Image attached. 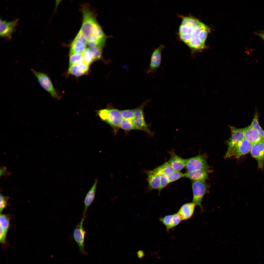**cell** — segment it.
<instances>
[{
	"mask_svg": "<svg viewBox=\"0 0 264 264\" xmlns=\"http://www.w3.org/2000/svg\"><path fill=\"white\" fill-rule=\"evenodd\" d=\"M101 119L109 124L116 134L123 119L121 110L113 108H107L96 110Z\"/></svg>",
	"mask_w": 264,
	"mask_h": 264,
	"instance_id": "obj_1",
	"label": "cell"
},
{
	"mask_svg": "<svg viewBox=\"0 0 264 264\" xmlns=\"http://www.w3.org/2000/svg\"><path fill=\"white\" fill-rule=\"evenodd\" d=\"M81 10L83 20L79 31L87 40L99 25L93 12L88 6H83Z\"/></svg>",
	"mask_w": 264,
	"mask_h": 264,
	"instance_id": "obj_2",
	"label": "cell"
},
{
	"mask_svg": "<svg viewBox=\"0 0 264 264\" xmlns=\"http://www.w3.org/2000/svg\"><path fill=\"white\" fill-rule=\"evenodd\" d=\"M31 70L41 87L54 99L59 100L61 97L55 89L49 77L46 73L31 68Z\"/></svg>",
	"mask_w": 264,
	"mask_h": 264,
	"instance_id": "obj_3",
	"label": "cell"
},
{
	"mask_svg": "<svg viewBox=\"0 0 264 264\" xmlns=\"http://www.w3.org/2000/svg\"><path fill=\"white\" fill-rule=\"evenodd\" d=\"M148 99L143 102L141 105L134 109V114L132 122L137 130L143 131L151 136L154 132L150 131L145 120L143 109L144 107L150 101Z\"/></svg>",
	"mask_w": 264,
	"mask_h": 264,
	"instance_id": "obj_4",
	"label": "cell"
},
{
	"mask_svg": "<svg viewBox=\"0 0 264 264\" xmlns=\"http://www.w3.org/2000/svg\"><path fill=\"white\" fill-rule=\"evenodd\" d=\"M192 187L193 194L192 202L196 205L199 206L201 211H203L202 201L207 192L208 186L205 181L193 180Z\"/></svg>",
	"mask_w": 264,
	"mask_h": 264,
	"instance_id": "obj_5",
	"label": "cell"
},
{
	"mask_svg": "<svg viewBox=\"0 0 264 264\" xmlns=\"http://www.w3.org/2000/svg\"><path fill=\"white\" fill-rule=\"evenodd\" d=\"M251 146V144L244 139L235 144L230 151L227 152L225 158L234 156L239 158L250 152Z\"/></svg>",
	"mask_w": 264,
	"mask_h": 264,
	"instance_id": "obj_6",
	"label": "cell"
},
{
	"mask_svg": "<svg viewBox=\"0 0 264 264\" xmlns=\"http://www.w3.org/2000/svg\"><path fill=\"white\" fill-rule=\"evenodd\" d=\"M185 167L187 171L199 170H207L209 168L206 158L200 155L186 159Z\"/></svg>",
	"mask_w": 264,
	"mask_h": 264,
	"instance_id": "obj_7",
	"label": "cell"
},
{
	"mask_svg": "<svg viewBox=\"0 0 264 264\" xmlns=\"http://www.w3.org/2000/svg\"><path fill=\"white\" fill-rule=\"evenodd\" d=\"M16 19L11 21L3 20L0 18V37L8 40L12 38V35L15 31L19 21Z\"/></svg>",
	"mask_w": 264,
	"mask_h": 264,
	"instance_id": "obj_8",
	"label": "cell"
},
{
	"mask_svg": "<svg viewBox=\"0 0 264 264\" xmlns=\"http://www.w3.org/2000/svg\"><path fill=\"white\" fill-rule=\"evenodd\" d=\"M85 218L83 217L81 221L77 225L73 233V237L79 248L80 252L84 254H87V253L85 250L84 240L86 233L84 229L83 224Z\"/></svg>",
	"mask_w": 264,
	"mask_h": 264,
	"instance_id": "obj_9",
	"label": "cell"
},
{
	"mask_svg": "<svg viewBox=\"0 0 264 264\" xmlns=\"http://www.w3.org/2000/svg\"><path fill=\"white\" fill-rule=\"evenodd\" d=\"M250 152L257 161L258 167L263 170L264 164V142L259 141L252 144Z\"/></svg>",
	"mask_w": 264,
	"mask_h": 264,
	"instance_id": "obj_10",
	"label": "cell"
},
{
	"mask_svg": "<svg viewBox=\"0 0 264 264\" xmlns=\"http://www.w3.org/2000/svg\"><path fill=\"white\" fill-rule=\"evenodd\" d=\"M164 47L163 45H161L153 51L151 57L149 67L146 71L147 74L154 73L160 68L162 51Z\"/></svg>",
	"mask_w": 264,
	"mask_h": 264,
	"instance_id": "obj_11",
	"label": "cell"
},
{
	"mask_svg": "<svg viewBox=\"0 0 264 264\" xmlns=\"http://www.w3.org/2000/svg\"><path fill=\"white\" fill-rule=\"evenodd\" d=\"M230 127L231 135L227 142V152L230 151L235 144L245 139L243 128H238L232 126Z\"/></svg>",
	"mask_w": 264,
	"mask_h": 264,
	"instance_id": "obj_12",
	"label": "cell"
},
{
	"mask_svg": "<svg viewBox=\"0 0 264 264\" xmlns=\"http://www.w3.org/2000/svg\"><path fill=\"white\" fill-rule=\"evenodd\" d=\"M243 129L245 139L251 144L263 141L257 130L250 125Z\"/></svg>",
	"mask_w": 264,
	"mask_h": 264,
	"instance_id": "obj_13",
	"label": "cell"
},
{
	"mask_svg": "<svg viewBox=\"0 0 264 264\" xmlns=\"http://www.w3.org/2000/svg\"><path fill=\"white\" fill-rule=\"evenodd\" d=\"M196 205L192 202L183 205L177 213L182 220H187L192 216Z\"/></svg>",
	"mask_w": 264,
	"mask_h": 264,
	"instance_id": "obj_14",
	"label": "cell"
},
{
	"mask_svg": "<svg viewBox=\"0 0 264 264\" xmlns=\"http://www.w3.org/2000/svg\"><path fill=\"white\" fill-rule=\"evenodd\" d=\"M89 65L84 62L70 66L68 73L76 77L82 76L88 72Z\"/></svg>",
	"mask_w": 264,
	"mask_h": 264,
	"instance_id": "obj_15",
	"label": "cell"
},
{
	"mask_svg": "<svg viewBox=\"0 0 264 264\" xmlns=\"http://www.w3.org/2000/svg\"><path fill=\"white\" fill-rule=\"evenodd\" d=\"M167 162L175 171H180L185 167L186 159L180 157L172 152Z\"/></svg>",
	"mask_w": 264,
	"mask_h": 264,
	"instance_id": "obj_16",
	"label": "cell"
},
{
	"mask_svg": "<svg viewBox=\"0 0 264 264\" xmlns=\"http://www.w3.org/2000/svg\"><path fill=\"white\" fill-rule=\"evenodd\" d=\"M184 177L193 180L205 181L208 177L207 170H199L187 171L184 174Z\"/></svg>",
	"mask_w": 264,
	"mask_h": 264,
	"instance_id": "obj_17",
	"label": "cell"
},
{
	"mask_svg": "<svg viewBox=\"0 0 264 264\" xmlns=\"http://www.w3.org/2000/svg\"><path fill=\"white\" fill-rule=\"evenodd\" d=\"M147 176V181L148 183L149 190L159 189L160 186V178L159 175L154 172L152 170L146 172Z\"/></svg>",
	"mask_w": 264,
	"mask_h": 264,
	"instance_id": "obj_18",
	"label": "cell"
},
{
	"mask_svg": "<svg viewBox=\"0 0 264 264\" xmlns=\"http://www.w3.org/2000/svg\"><path fill=\"white\" fill-rule=\"evenodd\" d=\"M98 180L96 179L95 182L89 191L88 192L84 201V210L83 217L86 218V213L88 207L91 205L95 198L96 188L98 182Z\"/></svg>",
	"mask_w": 264,
	"mask_h": 264,
	"instance_id": "obj_19",
	"label": "cell"
},
{
	"mask_svg": "<svg viewBox=\"0 0 264 264\" xmlns=\"http://www.w3.org/2000/svg\"><path fill=\"white\" fill-rule=\"evenodd\" d=\"M86 45L82 42L74 39L70 45V55L82 54L86 48Z\"/></svg>",
	"mask_w": 264,
	"mask_h": 264,
	"instance_id": "obj_20",
	"label": "cell"
},
{
	"mask_svg": "<svg viewBox=\"0 0 264 264\" xmlns=\"http://www.w3.org/2000/svg\"><path fill=\"white\" fill-rule=\"evenodd\" d=\"M152 170L154 172L158 175L160 174H162L168 176L172 175L176 171L169 164L168 162H165L162 165Z\"/></svg>",
	"mask_w": 264,
	"mask_h": 264,
	"instance_id": "obj_21",
	"label": "cell"
},
{
	"mask_svg": "<svg viewBox=\"0 0 264 264\" xmlns=\"http://www.w3.org/2000/svg\"><path fill=\"white\" fill-rule=\"evenodd\" d=\"M205 43L201 41L197 37H192L187 45L190 47L192 53L201 51L205 48Z\"/></svg>",
	"mask_w": 264,
	"mask_h": 264,
	"instance_id": "obj_22",
	"label": "cell"
},
{
	"mask_svg": "<svg viewBox=\"0 0 264 264\" xmlns=\"http://www.w3.org/2000/svg\"><path fill=\"white\" fill-rule=\"evenodd\" d=\"M250 125L255 129L258 132L263 141L264 142V131L260 126L258 121V115L256 112Z\"/></svg>",
	"mask_w": 264,
	"mask_h": 264,
	"instance_id": "obj_23",
	"label": "cell"
},
{
	"mask_svg": "<svg viewBox=\"0 0 264 264\" xmlns=\"http://www.w3.org/2000/svg\"><path fill=\"white\" fill-rule=\"evenodd\" d=\"M84 62L86 64L89 65L94 61L92 54L90 49L89 47L86 48L82 54Z\"/></svg>",
	"mask_w": 264,
	"mask_h": 264,
	"instance_id": "obj_24",
	"label": "cell"
},
{
	"mask_svg": "<svg viewBox=\"0 0 264 264\" xmlns=\"http://www.w3.org/2000/svg\"><path fill=\"white\" fill-rule=\"evenodd\" d=\"M200 22L197 19L190 17H185L182 19L181 24L193 27L198 24Z\"/></svg>",
	"mask_w": 264,
	"mask_h": 264,
	"instance_id": "obj_25",
	"label": "cell"
},
{
	"mask_svg": "<svg viewBox=\"0 0 264 264\" xmlns=\"http://www.w3.org/2000/svg\"><path fill=\"white\" fill-rule=\"evenodd\" d=\"M120 128L126 131L137 130L133 123L132 121L125 119L123 120L120 125Z\"/></svg>",
	"mask_w": 264,
	"mask_h": 264,
	"instance_id": "obj_26",
	"label": "cell"
},
{
	"mask_svg": "<svg viewBox=\"0 0 264 264\" xmlns=\"http://www.w3.org/2000/svg\"><path fill=\"white\" fill-rule=\"evenodd\" d=\"M8 231L0 227V242L1 244V249H6L10 245L6 240V235Z\"/></svg>",
	"mask_w": 264,
	"mask_h": 264,
	"instance_id": "obj_27",
	"label": "cell"
},
{
	"mask_svg": "<svg viewBox=\"0 0 264 264\" xmlns=\"http://www.w3.org/2000/svg\"><path fill=\"white\" fill-rule=\"evenodd\" d=\"M10 218L8 215L0 214V227L8 231L9 228Z\"/></svg>",
	"mask_w": 264,
	"mask_h": 264,
	"instance_id": "obj_28",
	"label": "cell"
},
{
	"mask_svg": "<svg viewBox=\"0 0 264 264\" xmlns=\"http://www.w3.org/2000/svg\"><path fill=\"white\" fill-rule=\"evenodd\" d=\"M70 55L69 66L84 62L82 54H72Z\"/></svg>",
	"mask_w": 264,
	"mask_h": 264,
	"instance_id": "obj_29",
	"label": "cell"
},
{
	"mask_svg": "<svg viewBox=\"0 0 264 264\" xmlns=\"http://www.w3.org/2000/svg\"><path fill=\"white\" fill-rule=\"evenodd\" d=\"M103 47L102 46H97L90 48L93 55L94 61L97 60L100 58Z\"/></svg>",
	"mask_w": 264,
	"mask_h": 264,
	"instance_id": "obj_30",
	"label": "cell"
},
{
	"mask_svg": "<svg viewBox=\"0 0 264 264\" xmlns=\"http://www.w3.org/2000/svg\"><path fill=\"white\" fill-rule=\"evenodd\" d=\"M121 111L123 119L132 121L134 116V109L125 110Z\"/></svg>",
	"mask_w": 264,
	"mask_h": 264,
	"instance_id": "obj_31",
	"label": "cell"
},
{
	"mask_svg": "<svg viewBox=\"0 0 264 264\" xmlns=\"http://www.w3.org/2000/svg\"><path fill=\"white\" fill-rule=\"evenodd\" d=\"M172 217L170 224L166 228L167 230L177 225L182 220L177 213L172 215Z\"/></svg>",
	"mask_w": 264,
	"mask_h": 264,
	"instance_id": "obj_32",
	"label": "cell"
},
{
	"mask_svg": "<svg viewBox=\"0 0 264 264\" xmlns=\"http://www.w3.org/2000/svg\"><path fill=\"white\" fill-rule=\"evenodd\" d=\"M159 175L160 178V186L159 189L160 192L169 183L168 176L162 174Z\"/></svg>",
	"mask_w": 264,
	"mask_h": 264,
	"instance_id": "obj_33",
	"label": "cell"
},
{
	"mask_svg": "<svg viewBox=\"0 0 264 264\" xmlns=\"http://www.w3.org/2000/svg\"><path fill=\"white\" fill-rule=\"evenodd\" d=\"M184 177V174L179 171H175L171 176H168L169 183L173 182Z\"/></svg>",
	"mask_w": 264,
	"mask_h": 264,
	"instance_id": "obj_34",
	"label": "cell"
},
{
	"mask_svg": "<svg viewBox=\"0 0 264 264\" xmlns=\"http://www.w3.org/2000/svg\"><path fill=\"white\" fill-rule=\"evenodd\" d=\"M209 32V28L203 29L200 32L198 37L201 41L205 43L208 35Z\"/></svg>",
	"mask_w": 264,
	"mask_h": 264,
	"instance_id": "obj_35",
	"label": "cell"
},
{
	"mask_svg": "<svg viewBox=\"0 0 264 264\" xmlns=\"http://www.w3.org/2000/svg\"><path fill=\"white\" fill-rule=\"evenodd\" d=\"M9 197L3 196L1 194L0 195V211L1 214L3 210L7 204V201Z\"/></svg>",
	"mask_w": 264,
	"mask_h": 264,
	"instance_id": "obj_36",
	"label": "cell"
},
{
	"mask_svg": "<svg viewBox=\"0 0 264 264\" xmlns=\"http://www.w3.org/2000/svg\"><path fill=\"white\" fill-rule=\"evenodd\" d=\"M172 215L166 216L164 217H160V221L167 228L171 224L172 217Z\"/></svg>",
	"mask_w": 264,
	"mask_h": 264,
	"instance_id": "obj_37",
	"label": "cell"
},
{
	"mask_svg": "<svg viewBox=\"0 0 264 264\" xmlns=\"http://www.w3.org/2000/svg\"><path fill=\"white\" fill-rule=\"evenodd\" d=\"M75 39L82 42L86 45L87 44V39L79 31Z\"/></svg>",
	"mask_w": 264,
	"mask_h": 264,
	"instance_id": "obj_38",
	"label": "cell"
},
{
	"mask_svg": "<svg viewBox=\"0 0 264 264\" xmlns=\"http://www.w3.org/2000/svg\"><path fill=\"white\" fill-rule=\"evenodd\" d=\"M137 253L138 257L140 259H141L144 256V253L142 250L138 251Z\"/></svg>",
	"mask_w": 264,
	"mask_h": 264,
	"instance_id": "obj_39",
	"label": "cell"
},
{
	"mask_svg": "<svg viewBox=\"0 0 264 264\" xmlns=\"http://www.w3.org/2000/svg\"><path fill=\"white\" fill-rule=\"evenodd\" d=\"M7 171L6 168L5 166H2L0 168V176L1 175L6 174Z\"/></svg>",
	"mask_w": 264,
	"mask_h": 264,
	"instance_id": "obj_40",
	"label": "cell"
},
{
	"mask_svg": "<svg viewBox=\"0 0 264 264\" xmlns=\"http://www.w3.org/2000/svg\"><path fill=\"white\" fill-rule=\"evenodd\" d=\"M255 34L260 37L264 41V32L256 33Z\"/></svg>",
	"mask_w": 264,
	"mask_h": 264,
	"instance_id": "obj_41",
	"label": "cell"
}]
</instances>
